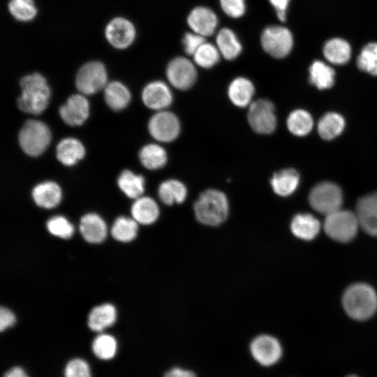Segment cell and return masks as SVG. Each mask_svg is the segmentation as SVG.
<instances>
[{
	"label": "cell",
	"instance_id": "cell-1",
	"mask_svg": "<svg viewBox=\"0 0 377 377\" xmlns=\"http://www.w3.org/2000/svg\"><path fill=\"white\" fill-rule=\"evenodd\" d=\"M193 209L195 218L200 223L217 227L227 220L230 205L228 197L223 191L209 188L200 194Z\"/></svg>",
	"mask_w": 377,
	"mask_h": 377
},
{
	"label": "cell",
	"instance_id": "cell-2",
	"mask_svg": "<svg viewBox=\"0 0 377 377\" xmlns=\"http://www.w3.org/2000/svg\"><path fill=\"white\" fill-rule=\"evenodd\" d=\"M21 95L17 99L18 108L32 114L42 113L47 107L50 89L46 79L39 73L23 77L20 80Z\"/></svg>",
	"mask_w": 377,
	"mask_h": 377
},
{
	"label": "cell",
	"instance_id": "cell-3",
	"mask_svg": "<svg viewBox=\"0 0 377 377\" xmlns=\"http://www.w3.org/2000/svg\"><path fill=\"white\" fill-rule=\"evenodd\" d=\"M342 304L350 318L364 320L373 316L377 310V295L369 285L355 283L345 290Z\"/></svg>",
	"mask_w": 377,
	"mask_h": 377
},
{
	"label": "cell",
	"instance_id": "cell-4",
	"mask_svg": "<svg viewBox=\"0 0 377 377\" xmlns=\"http://www.w3.org/2000/svg\"><path fill=\"white\" fill-rule=\"evenodd\" d=\"M18 138L21 148L27 155L38 156L48 147L51 132L43 121L30 119L21 128Z\"/></svg>",
	"mask_w": 377,
	"mask_h": 377
},
{
	"label": "cell",
	"instance_id": "cell-5",
	"mask_svg": "<svg viewBox=\"0 0 377 377\" xmlns=\"http://www.w3.org/2000/svg\"><path fill=\"white\" fill-rule=\"evenodd\" d=\"M325 216L324 229L331 239L348 242L355 237L360 227L355 213L340 209Z\"/></svg>",
	"mask_w": 377,
	"mask_h": 377
},
{
	"label": "cell",
	"instance_id": "cell-6",
	"mask_svg": "<svg viewBox=\"0 0 377 377\" xmlns=\"http://www.w3.org/2000/svg\"><path fill=\"white\" fill-rule=\"evenodd\" d=\"M309 200L314 210L327 216L341 209L343 195L336 184L324 182L311 189Z\"/></svg>",
	"mask_w": 377,
	"mask_h": 377
},
{
	"label": "cell",
	"instance_id": "cell-7",
	"mask_svg": "<svg viewBox=\"0 0 377 377\" xmlns=\"http://www.w3.org/2000/svg\"><path fill=\"white\" fill-rule=\"evenodd\" d=\"M248 108L247 120L256 133L267 135L274 131L277 120L274 105L269 100L258 98Z\"/></svg>",
	"mask_w": 377,
	"mask_h": 377
},
{
	"label": "cell",
	"instance_id": "cell-8",
	"mask_svg": "<svg viewBox=\"0 0 377 377\" xmlns=\"http://www.w3.org/2000/svg\"><path fill=\"white\" fill-rule=\"evenodd\" d=\"M108 73L99 61L87 62L78 70L75 77L77 89L83 94H94L107 85Z\"/></svg>",
	"mask_w": 377,
	"mask_h": 377
},
{
	"label": "cell",
	"instance_id": "cell-9",
	"mask_svg": "<svg viewBox=\"0 0 377 377\" xmlns=\"http://www.w3.org/2000/svg\"><path fill=\"white\" fill-rule=\"evenodd\" d=\"M260 42L263 50L276 59L288 56L293 45L291 32L287 28L277 25L266 27L262 32Z\"/></svg>",
	"mask_w": 377,
	"mask_h": 377
},
{
	"label": "cell",
	"instance_id": "cell-10",
	"mask_svg": "<svg viewBox=\"0 0 377 377\" xmlns=\"http://www.w3.org/2000/svg\"><path fill=\"white\" fill-rule=\"evenodd\" d=\"M136 29L128 18L117 16L111 19L104 29L107 42L114 48L125 50L133 45L136 38Z\"/></svg>",
	"mask_w": 377,
	"mask_h": 377
},
{
	"label": "cell",
	"instance_id": "cell-11",
	"mask_svg": "<svg viewBox=\"0 0 377 377\" xmlns=\"http://www.w3.org/2000/svg\"><path fill=\"white\" fill-rule=\"evenodd\" d=\"M148 130L157 141L170 142L179 135L181 124L175 114L165 110L158 111L150 118Z\"/></svg>",
	"mask_w": 377,
	"mask_h": 377
},
{
	"label": "cell",
	"instance_id": "cell-12",
	"mask_svg": "<svg viewBox=\"0 0 377 377\" xmlns=\"http://www.w3.org/2000/svg\"><path fill=\"white\" fill-rule=\"evenodd\" d=\"M165 74L169 83L182 91L191 88L197 80L194 64L184 57L172 59L166 67Z\"/></svg>",
	"mask_w": 377,
	"mask_h": 377
},
{
	"label": "cell",
	"instance_id": "cell-13",
	"mask_svg": "<svg viewBox=\"0 0 377 377\" xmlns=\"http://www.w3.org/2000/svg\"><path fill=\"white\" fill-rule=\"evenodd\" d=\"M250 351L253 357L265 367L276 363L281 357L283 352L279 340L269 334L256 337L251 342Z\"/></svg>",
	"mask_w": 377,
	"mask_h": 377
},
{
	"label": "cell",
	"instance_id": "cell-14",
	"mask_svg": "<svg viewBox=\"0 0 377 377\" xmlns=\"http://www.w3.org/2000/svg\"><path fill=\"white\" fill-rule=\"evenodd\" d=\"M144 104L157 111L165 110L172 103L173 95L170 87L163 81L156 80L148 83L142 92Z\"/></svg>",
	"mask_w": 377,
	"mask_h": 377
},
{
	"label": "cell",
	"instance_id": "cell-15",
	"mask_svg": "<svg viewBox=\"0 0 377 377\" xmlns=\"http://www.w3.org/2000/svg\"><path fill=\"white\" fill-rule=\"evenodd\" d=\"M59 112L61 118L66 124L72 126H80L89 117V103L83 95L74 94L60 106Z\"/></svg>",
	"mask_w": 377,
	"mask_h": 377
},
{
	"label": "cell",
	"instance_id": "cell-16",
	"mask_svg": "<svg viewBox=\"0 0 377 377\" xmlns=\"http://www.w3.org/2000/svg\"><path fill=\"white\" fill-rule=\"evenodd\" d=\"M355 214L360 227L367 234L377 237V192L361 198Z\"/></svg>",
	"mask_w": 377,
	"mask_h": 377
},
{
	"label": "cell",
	"instance_id": "cell-17",
	"mask_svg": "<svg viewBox=\"0 0 377 377\" xmlns=\"http://www.w3.org/2000/svg\"><path fill=\"white\" fill-rule=\"evenodd\" d=\"M187 23L192 31L207 37L215 32L218 18L214 10L209 8L197 6L190 11L187 17Z\"/></svg>",
	"mask_w": 377,
	"mask_h": 377
},
{
	"label": "cell",
	"instance_id": "cell-18",
	"mask_svg": "<svg viewBox=\"0 0 377 377\" xmlns=\"http://www.w3.org/2000/svg\"><path fill=\"white\" fill-rule=\"evenodd\" d=\"M227 94L230 102L236 107H249L253 101L255 87L247 77L234 78L228 85Z\"/></svg>",
	"mask_w": 377,
	"mask_h": 377
},
{
	"label": "cell",
	"instance_id": "cell-19",
	"mask_svg": "<svg viewBox=\"0 0 377 377\" xmlns=\"http://www.w3.org/2000/svg\"><path fill=\"white\" fill-rule=\"evenodd\" d=\"M80 231L87 242L92 244L100 243L107 236V226L100 216L95 213H89L81 218Z\"/></svg>",
	"mask_w": 377,
	"mask_h": 377
},
{
	"label": "cell",
	"instance_id": "cell-20",
	"mask_svg": "<svg viewBox=\"0 0 377 377\" xmlns=\"http://www.w3.org/2000/svg\"><path fill=\"white\" fill-rule=\"evenodd\" d=\"M132 218L138 224L151 225L159 217L160 209L157 202L149 196H140L135 199L131 207Z\"/></svg>",
	"mask_w": 377,
	"mask_h": 377
},
{
	"label": "cell",
	"instance_id": "cell-21",
	"mask_svg": "<svg viewBox=\"0 0 377 377\" xmlns=\"http://www.w3.org/2000/svg\"><path fill=\"white\" fill-rule=\"evenodd\" d=\"M300 183V175L293 168L283 169L273 174L270 185L273 191L282 197L289 196L297 189Z\"/></svg>",
	"mask_w": 377,
	"mask_h": 377
},
{
	"label": "cell",
	"instance_id": "cell-22",
	"mask_svg": "<svg viewBox=\"0 0 377 377\" xmlns=\"http://www.w3.org/2000/svg\"><path fill=\"white\" fill-rule=\"evenodd\" d=\"M61 195L60 186L51 181L38 184L32 191V197L35 203L46 209L57 206L61 202Z\"/></svg>",
	"mask_w": 377,
	"mask_h": 377
},
{
	"label": "cell",
	"instance_id": "cell-23",
	"mask_svg": "<svg viewBox=\"0 0 377 377\" xmlns=\"http://www.w3.org/2000/svg\"><path fill=\"white\" fill-rule=\"evenodd\" d=\"M320 229L319 221L309 214H298L290 223L293 235L302 240H311L318 234Z\"/></svg>",
	"mask_w": 377,
	"mask_h": 377
},
{
	"label": "cell",
	"instance_id": "cell-24",
	"mask_svg": "<svg viewBox=\"0 0 377 377\" xmlns=\"http://www.w3.org/2000/svg\"><path fill=\"white\" fill-rule=\"evenodd\" d=\"M160 200L166 205L183 203L188 195L186 185L176 179H169L162 182L158 188Z\"/></svg>",
	"mask_w": 377,
	"mask_h": 377
},
{
	"label": "cell",
	"instance_id": "cell-25",
	"mask_svg": "<svg viewBox=\"0 0 377 377\" xmlns=\"http://www.w3.org/2000/svg\"><path fill=\"white\" fill-rule=\"evenodd\" d=\"M85 149L80 140L73 138L61 140L57 146V159L64 165L71 166L83 158Z\"/></svg>",
	"mask_w": 377,
	"mask_h": 377
},
{
	"label": "cell",
	"instance_id": "cell-26",
	"mask_svg": "<svg viewBox=\"0 0 377 377\" xmlns=\"http://www.w3.org/2000/svg\"><path fill=\"white\" fill-rule=\"evenodd\" d=\"M117 319V311L111 304L106 303L94 307L88 317V325L95 332H101L112 325Z\"/></svg>",
	"mask_w": 377,
	"mask_h": 377
},
{
	"label": "cell",
	"instance_id": "cell-27",
	"mask_svg": "<svg viewBox=\"0 0 377 377\" xmlns=\"http://www.w3.org/2000/svg\"><path fill=\"white\" fill-rule=\"evenodd\" d=\"M216 47L227 60L236 59L242 52V46L236 34L229 28L221 29L216 38Z\"/></svg>",
	"mask_w": 377,
	"mask_h": 377
},
{
	"label": "cell",
	"instance_id": "cell-28",
	"mask_svg": "<svg viewBox=\"0 0 377 377\" xmlns=\"http://www.w3.org/2000/svg\"><path fill=\"white\" fill-rule=\"evenodd\" d=\"M104 98L107 105L114 111L124 109L131 101L128 88L118 81L111 82L104 88Z\"/></svg>",
	"mask_w": 377,
	"mask_h": 377
},
{
	"label": "cell",
	"instance_id": "cell-29",
	"mask_svg": "<svg viewBox=\"0 0 377 377\" xmlns=\"http://www.w3.org/2000/svg\"><path fill=\"white\" fill-rule=\"evenodd\" d=\"M142 165L147 169L154 170L163 168L168 161L165 149L157 144H148L142 147L139 152Z\"/></svg>",
	"mask_w": 377,
	"mask_h": 377
},
{
	"label": "cell",
	"instance_id": "cell-30",
	"mask_svg": "<svg viewBox=\"0 0 377 377\" xmlns=\"http://www.w3.org/2000/svg\"><path fill=\"white\" fill-rule=\"evenodd\" d=\"M120 189L130 198L137 199L145 191V179L142 176L125 170L117 179Z\"/></svg>",
	"mask_w": 377,
	"mask_h": 377
},
{
	"label": "cell",
	"instance_id": "cell-31",
	"mask_svg": "<svg viewBox=\"0 0 377 377\" xmlns=\"http://www.w3.org/2000/svg\"><path fill=\"white\" fill-rule=\"evenodd\" d=\"M323 53L330 62L340 65L348 62L350 57L351 49L346 40L333 38L325 43Z\"/></svg>",
	"mask_w": 377,
	"mask_h": 377
},
{
	"label": "cell",
	"instance_id": "cell-32",
	"mask_svg": "<svg viewBox=\"0 0 377 377\" xmlns=\"http://www.w3.org/2000/svg\"><path fill=\"white\" fill-rule=\"evenodd\" d=\"M334 75V71L320 61H315L309 68V81L319 89L332 87Z\"/></svg>",
	"mask_w": 377,
	"mask_h": 377
},
{
	"label": "cell",
	"instance_id": "cell-33",
	"mask_svg": "<svg viewBox=\"0 0 377 377\" xmlns=\"http://www.w3.org/2000/svg\"><path fill=\"white\" fill-rule=\"evenodd\" d=\"M344 126L345 121L342 116L335 112H329L320 119L318 131L322 138L330 140L340 135Z\"/></svg>",
	"mask_w": 377,
	"mask_h": 377
},
{
	"label": "cell",
	"instance_id": "cell-34",
	"mask_svg": "<svg viewBox=\"0 0 377 377\" xmlns=\"http://www.w3.org/2000/svg\"><path fill=\"white\" fill-rule=\"evenodd\" d=\"M289 131L297 136L307 135L312 129L313 121L311 114L304 110L291 112L286 121Z\"/></svg>",
	"mask_w": 377,
	"mask_h": 377
},
{
	"label": "cell",
	"instance_id": "cell-35",
	"mask_svg": "<svg viewBox=\"0 0 377 377\" xmlns=\"http://www.w3.org/2000/svg\"><path fill=\"white\" fill-rule=\"evenodd\" d=\"M8 10L15 20L21 22H31L38 14L34 0H10Z\"/></svg>",
	"mask_w": 377,
	"mask_h": 377
},
{
	"label": "cell",
	"instance_id": "cell-36",
	"mask_svg": "<svg viewBox=\"0 0 377 377\" xmlns=\"http://www.w3.org/2000/svg\"><path fill=\"white\" fill-rule=\"evenodd\" d=\"M138 230V223L133 218L119 216L112 226L111 234L117 241L128 242L136 237Z\"/></svg>",
	"mask_w": 377,
	"mask_h": 377
},
{
	"label": "cell",
	"instance_id": "cell-37",
	"mask_svg": "<svg viewBox=\"0 0 377 377\" xmlns=\"http://www.w3.org/2000/svg\"><path fill=\"white\" fill-rule=\"evenodd\" d=\"M221 54L216 47L205 42L193 55L194 63L203 68L214 66L220 59Z\"/></svg>",
	"mask_w": 377,
	"mask_h": 377
},
{
	"label": "cell",
	"instance_id": "cell-38",
	"mask_svg": "<svg viewBox=\"0 0 377 377\" xmlns=\"http://www.w3.org/2000/svg\"><path fill=\"white\" fill-rule=\"evenodd\" d=\"M116 339L110 334L98 335L92 343V350L95 355L101 360L112 358L117 352Z\"/></svg>",
	"mask_w": 377,
	"mask_h": 377
},
{
	"label": "cell",
	"instance_id": "cell-39",
	"mask_svg": "<svg viewBox=\"0 0 377 377\" xmlns=\"http://www.w3.org/2000/svg\"><path fill=\"white\" fill-rule=\"evenodd\" d=\"M358 68L374 76H377V43L367 44L357 59Z\"/></svg>",
	"mask_w": 377,
	"mask_h": 377
},
{
	"label": "cell",
	"instance_id": "cell-40",
	"mask_svg": "<svg viewBox=\"0 0 377 377\" xmlns=\"http://www.w3.org/2000/svg\"><path fill=\"white\" fill-rule=\"evenodd\" d=\"M48 231L53 235L62 239H68L74 232L73 226L62 216L50 218L46 223Z\"/></svg>",
	"mask_w": 377,
	"mask_h": 377
},
{
	"label": "cell",
	"instance_id": "cell-41",
	"mask_svg": "<svg viewBox=\"0 0 377 377\" xmlns=\"http://www.w3.org/2000/svg\"><path fill=\"white\" fill-rule=\"evenodd\" d=\"M64 376L65 377H91L90 368L84 360L74 359L67 364Z\"/></svg>",
	"mask_w": 377,
	"mask_h": 377
},
{
	"label": "cell",
	"instance_id": "cell-42",
	"mask_svg": "<svg viewBox=\"0 0 377 377\" xmlns=\"http://www.w3.org/2000/svg\"><path fill=\"white\" fill-rule=\"evenodd\" d=\"M223 11L229 17L239 18L246 11L245 0H219Z\"/></svg>",
	"mask_w": 377,
	"mask_h": 377
},
{
	"label": "cell",
	"instance_id": "cell-43",
	"mask_svg": "<svg viewBox=\"0 0 377 377\" xmlns=\"http://www.w3.org/2000/svg\"><path fill=\"white\" fill-rule=\"evenodd\" d=\"M205 42V37L193 31L186 33L182 38L185 52L192 56Z\"/></svg>",
	"mask_w": 377,
	"mask_h": 377
},
{
	"label": "cell",
	"instance_id": "cell-44",
	"mask_svg": "<svg viewBox=\"0 0 377 377\" xmlns=\"http://www.w3.org/2000/svg\"><path fill=\"white\" fill-rule=\"evenodd\" d=\"M16 319L13 313L8 309L1 306L0 309V330L3 332L6 328L13 326Z\"/></svg>",
	"mask_w": 377,
	"mask_h": 377
},
{
	"label": "cell",
	"instance_id": "cell-45",
	"mask_svg": "<svg viewBox=\"0 0 377 377\" xmlns=\"http://www.w3.org/2000/svg\"><path fill=\"white\" fill-rule=\"evenodd\" d=\"M269 1L274 8L279 20L286 21V10L290 0H269Z\"/></svg>",
	"mask_w": 377,
	"mask_h": 377
},
{
	"label": "cell",
	"instance_id": "cell-46",
	"mask_svg": "<svg viewBox=\"0 0 377 377\" xmlns=\"http://www.w3.org/2000/svg\"><path fill=\"white\" fill-rule=\"evenodd\" d=\"M163 377H196L195 374L189 370L181 368H174L168 371Z\"/></svg>",
	"mask_w": 377,
	"mask_h": 377
},
{
	"label": "cell",
	"instance_id": "cell-47",
	"mask_svg": "<svg viewBox=\"0 0 377 377\" xmlns=\"http://www.w3.org/2000/svg\"><path fill=\"white\" fill-rule=\"evenodd\" d=\"M3 377H29L20 367H16L7 371Z\"/></svg>",
	"mask_w": 377,
	"mask_h": 377
},
{
	"label": "cell",
	"instance_id": "cell-48",
	"mask_svg": "<svg viewBox=\"0 0 377 377\" xmlns=\"http://www.w3.org/2000/svg\"><path fill=\"white\" fill-rule=\"evenodd\" d=\"M346 377H360V376L353 374V375L347 376Z\"/></svg>",
	"mask_w": 377,
	"mask_h": 377
}]
</instances>
